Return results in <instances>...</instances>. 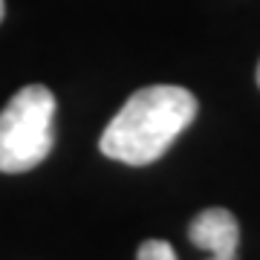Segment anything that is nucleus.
<instances>
[{
    "label": "nucleus",
    "instance_id": "nucleus-7",
    "mask_svg": "<svg viewBox=\"0 0 260 260\" xmlns=\"http://www.w3.org/2000/svg\"><path fill=\"white\" fill-rule=\"evenodd\" d=\"M211 260H223V257H211Z\"/></svg>",
    "mask_w": 260,
    "mask_h": 260
},
{
    "label": "nucleus",
    "instance_id": "nucleus-1",
    "mask_svg": "<svg viewBox=\"0 0 260 260\" xmlns=\"http://www.w3.org/2000/svg\"><path fill=\"white\" fill-rule=\"evenodd\" d=\"M197 119V99L185 87L156 84L133 93L102 133L99 150L121 165H150L168 153Z\"/></svg>",
    "mask_w": 260,
    "mask_h": 260
},
{
    "label": "nucleus",
    "instance_id": "nucleus-2",
    "mask_svg": "<svg viewBox=\"0 0 260 260\" xmlns=\"http://www.w3.org/2000/svg\"><path fill=\"white\" fill-rule=\"evenodd\" d=\"M58 102L44 84H29L0 110V174H26L52 153Z\"/></svg>",
    "mask_w": 260,
    "mask_h": 260
},
{
    "label": "nucleus",
    "instance_id": "nucleus-5",
    "mask_svg": "<svg viewBox=\"0 0 260 260\" xmlns=\"http://www.w3.org/2000/svg\"><path fill=\"white\" fill-rule=\"evenodd\" d=\"M3 15H6V3L0 0V23H3Z\"/></svg>",
    "mask_w": 260,
    "mask_h": 260
},
{
    "label": "nucleus",
    "instance_id": "nucleus-6",
    "mask_svg": "<svg viewBox=\"0 0 260 260\" xmlns=\"http://www.w3.org/2000/svg\"><path fill=\"white\" fill-rule=\"evenodd\" d=\"M257 87H260V64H257Z\"/></svg>",
    "mask_w": 260,
    "mask_h": 260
},
{
    "label": "nucleus",
    "instance_id": "nucleus-3",
    "mask_svg": "<svg viewBox=\"0 0 260 260\" xmlns=\"http://www.w3.org/2000/svg\"><path fill=\"white\" fill-rule=\"evenodd\" d=\"M188 237L197 249L211 251L214 257L237 260V246H240V225L232 211L225 208H205L191 220Z\"/></svg>",
    "mask_w": 260,
    "mask_h": 260
},
{
    "label": "nucleus",
    "instance_id": "nucleus-4",
    "mask_svg": "<svg viewBox=\"0 0 260 260\" xmlns=\"http://www.w3.org/2000/svg\"><path fill=\"white\" fill-rule=\"evenodd\" d=\"M136 260H177V251L165 240H145L139 246Z\"/></svg>",
    "mask_w": 260,
    "mask_h": 260
}]
</instances>
